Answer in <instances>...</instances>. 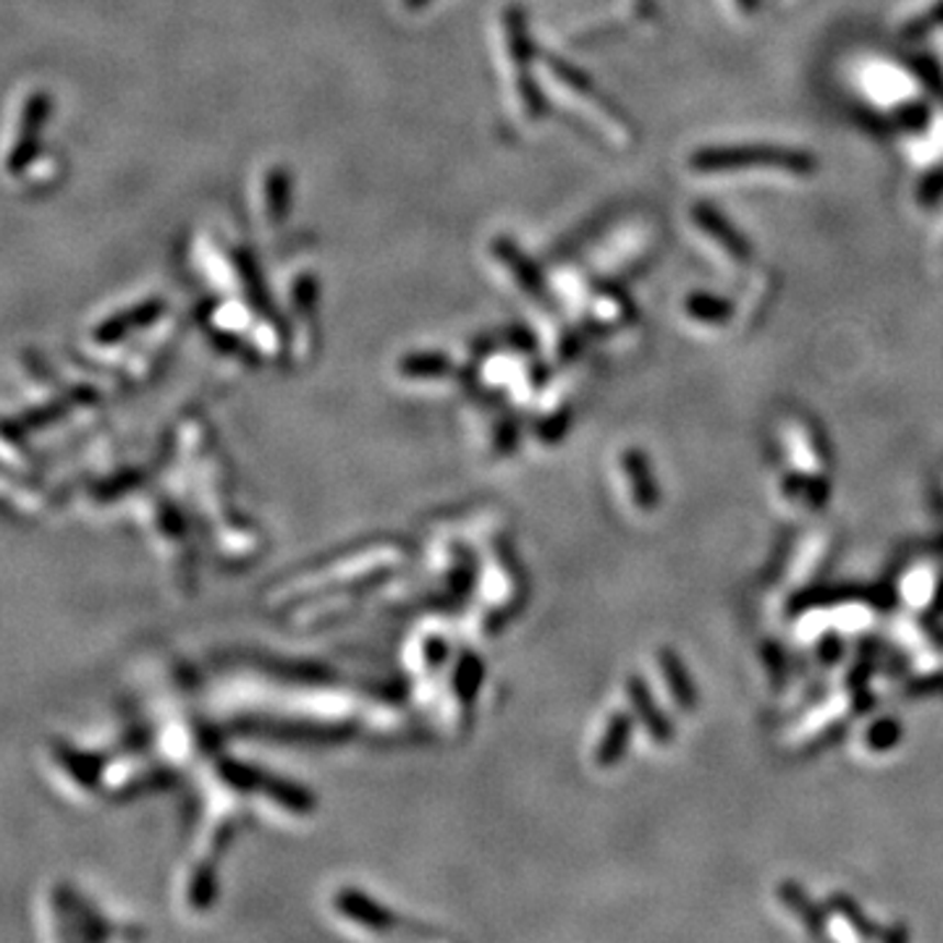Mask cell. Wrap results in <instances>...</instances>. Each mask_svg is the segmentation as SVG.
Listing matches in <instances>:
<instances>
[{
	"label": "cell",
	"mask_w": 943,
	"mask_h": 943,
	"mask_svg": "<svg viewBox=\"0 0 943 943\" xmlns=\"http://www.w3.org/2000/svg\"><path fill=\"white\" fill-rule=\"evenodd\" d=\"M506 40H508V56L514 60V79H517V90L521 98V108L532 121L546 115V100L532 79V40H529L527 19L519 9H508L506 16Z\"/></svg>",
	"instance_id": "cell-1"
},
{
	"label": "cell",
	"mask_w": 943,
	"mask_h": 943,
	"mask_svg": "<svg viewBox=\"0 0 943 943\" xmlns=\"http://www.w3.org/2000/svg\"><path fill=\"white\" fill-rule=\"evenodd\" d=\"M47 113H50V100H47L45 92L26 94L22 108L13 115L9 137H5V171L19 173L30 162L32 155H35V142L40 137V128L45 126Z\"/></svg>",
	"instance_id": "cell-2"
},
{
	"label": "cell",
	"mask_w": 943,
	"mask_h": 943,
	"mask_svg": "<svg viewBox=\"0 0 943 943\" xmlns=\"http://www.w3.org/2000/svg\"><path fill=\"white\" fill-rule=\"evenodd\" d=\"M90 922L92 914L66 886H53L45 899H40V928L45 925L47 939H92L87 931Z\"/></svg>",
	"instance_id": "cell-3"
},
{
	"label": "cell",
	"mask_w": 943,
	"mask_h": 943,
	"mask_svg": "<svg viewBox=\"0 0 943 943\" xmlns=\"http://www.w3.org/2000/svg\"><path fill=\"white\" fill-rule=\"evenodd\" d=\"M47 768L60 784L90 794L103 782V763L90 752H81L66 742L50 744L45 752Z\"/></svg>",
	"instance_id": "cell-4"
},
{
	"label": "cell",
	"mask_w": 943,
	"mask_h": 943,
	"mask_svg": "<svg viewBox=\"0 0 943 943\" xmlns=\"http://www.w3.org/2000/svg\"><path fill=\"white\" fill-rule=\"evenodd\" d=\"M493 255H495V260H498L501 265H506V268L512 270L514 281H517L529 296H535V300H546V281H542L538 265L529 260V257L521 252L517 244L501 236V239L493 242Z\"/></svg>",
	"instance_id": "cell-5"
},
{
	"label": "cell",
	"mask_w": 943,
	"mask_h": 943,
	"mask_svg": "<svg viewBox=\"0 0 943 943\" xmlns=\"http://www.w3.org/2000/svg\"><path fill=\"white\" fill-rule=\"evenodd\" d=\"M336 907L344 918L359 922V925L370 928V931L385 933L396 925L393 914L385 907H380L378 901H372L368 894L357 891V888H344L336 897Z\"/></svg>",
	"instance_id": "cell-6"
},
{
	"label": "cell",
	"mask_w": 943,
	"mask_h": 943,
	"mask_svg": "<svg viewBox=\"0 0 943 943\" xmlns=\"http://www.w3.org/2000/svg\"><path fill=\"white\" fill-rule=\"evenodd\" d=\"M160 312H162V304L158 300L142 302V304H137V307L119 312V315L111 317V321L98 325V330H94V341L105 344V346L124 341V338L132 336L134 330L145 328V325L158 321Z\"/></svg>",
	"instance_id": "cell-7"
},
{
	"label": "cell",
	"mask_w": 943,
	"mask_h": 943,
	"mask_svg": "<svg viewBox=\"0 0 943 943\" xmlns=\"http://www.w3.org/2000/svg\"><path fill=\"white\" fill-rule=\"evenodd\" d=\"M658 669H661L663 684H666L671 700L680 710H695L697 705V692L695 684H692L687 669H684V663L680 661V655L674 653V650L663 648L661 653H658Z\"/></svg>",
	"instance_id": "cell-8"
},
{
	"label": "cell",
	"mask_w": 943,
	"mask_h": 943,
	"mask_svg": "<svg viewBox=\"0 0 943 943\" xmlns=\"http://www.w3.org/2000/svg\"><path fill=\"white\" fill-rule=\"evenodd\" d=\"M627 695L635 705L637 718H640L644 729L650 731V737H653L658 744H669L671 739H674V726H671L666 721V716L661 714V708H658L653 697H650V692L642 684V680L632 676V680L627 682Z\"/></svg>",
	"instance_id": "cell-9"
},
{
	"label": "cell",
	"mask_w": 943,
	"mask_h": 943,
	"mask_svg": "<svg viewBox=\"0 0 943 943\" xmlns=\"http://www.w3.org/2000/svg\"><path fill=\"white\" fill-rule=\"evenodd\" d=\"M621 470L627 474L629 483H632L629 487H632V498L637 508H642V512H653L658 506V487H655V478H653V470H650L648 459L635 449L624 451Z\"/></svg>",
	"instance_id": "cell-10"
},
{
	"label": "cell",
	"mask_w": 943,
	"mask_h": 943,
	"mask_svg": "<svg viewBox=\"0 0 943 943\" xmlns=\"http://www.w3.org/2000/svg\"><path fill=\"white\" fill-rule=\"evenodd\" d=\"M629 739H632V718L616 714L606 726V734H603L598 750H595V763L603 765V768L619 763Z\"/></svg>",
	"instance_id": "cell-11"
},
{
	"label": "cell",
	"mask_w": 943,
	"mask_h": 943,
	"mask_svg": "<svg viewBox=\"0 0 943 943\" xmlns=\"http://www.w3.org/2000/svg\"><path fill=\"white\" fill-rule=\"evenodd\" d=\"M291 207V176L283 166H276L265 176V213L270 223H283Z\"/></svg>",
	"instance_id": "cell-12"
},
{
	"label": "cell",
	"mask_w": 943,
	"mask_h": 943,
	"mask_svg": "<svg viewBox=\"0 0 943 943\" xmlns=\"http://www.w3.org/2000/svg\"><path fill=\"white\" fill-rule=\"evenodd\" d=\"M778 899L789 912L797 918L799 925L805 928L810 935H823V914L812 907V901L799 886L794 884H782L778 886Z\"/></svg>",
	"instance_id": "cell-13"
},
{
	"label": "cell",
	"mask_w": 943,
	"mask_h": 943,
	"mask_svg": "<svg viewBox=\"0 0 943 943\" xmlns=\"http://www.w3.org/2000/svg\"><path fill=\"white\" fill-rule=\"evenodd\" d=\"M260 789L268 794L270 799H276L278 805H283L287 810L294 812H307L312 810V805H315V799H312L310 792H304L302 786L281 782V778H262Z\"/></svg>",
	"instance_id": "cell-14"
},
{
	"label": "cell",
	"mask_w": 943,
	"mask_h": 943,
	"mask_svg": "<svg viewBox=\"0 0 943 943\" xmlns=\"http://www.w3.org/2000/svg\"><path fill=\"white\" fill-rule=\"evenodd\" d=\"M404 378L412 380H430L440 378L451 370V359L446 355H436V351H427V355H406L398 364Z\"/></svg>",
	"instance_id": "cell-15"
},
{
	"label": "cell",
	"mask_w": 943,
	"mask_h": 943,
	"mask_svg": "<svg viewBox=\"0 0 943 943\" xmlns=\"http://www.w3.org/2000/svg\"><path fill=\"white\" fill-rule=\"evenodd\" d=\"M899 742V726L888 718H880L873 726H867L863 734V748L867 752H886Z\"/></svg>",
	"instance_id": "cell-16"
},
{
	"label": "cell",
	"mask_w": 943,
	"mask_h": 943,
	"mask_svg": "<svg viewBox=\"0 0 943 943\" xmlns=\"http://www.w3.org/2000/svg\"><path fill=\"white\" fill-rule=\"evenodd\" d=\"M213 897H215V873L210 871V867H205V871H200L194 875V884H192V891H189V899L194 901V907L205 909L207 905H213Z\"/></svg>",
	"instance_id": "cell-17"
},
{
	"label": "cell",
	"mask_w": 943,
	"mask_h": 943,
	"mask_svg": "<svg viewBox=\"0 0 943 943\" xmlns=\"http://www.w3.org/2000/svg\"><path fill=\"white\" fill-rule=\"evenodd\" d=\"M427 650H430V661L433 663H444L446 661V642L444 640H430L427 642Z\"/></svg>",
	"instance_id": "cell-18"
},
{
	"label": "cell",
	"mask_w": 943,
	"mask_h": 943,
	"mask_svg": "<svg viewBox=\"0 0 943 943\" xmlns=\"http://www.w3.org/2000/svg\"><path fill=\"white\" fill-rule=\"evenodd\" d=\"M430 3H433V0H404V9L406 11H423Z\"/></svg>",
	"instance_id": "cell-19"
}]
</instances>
